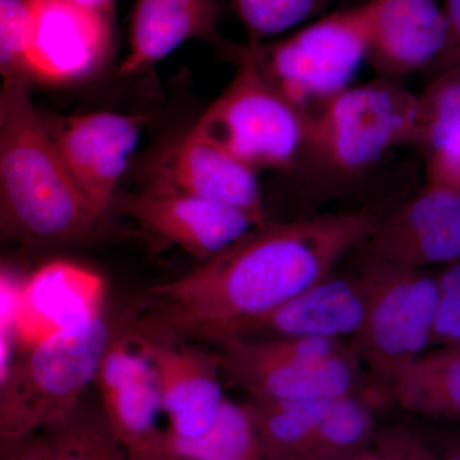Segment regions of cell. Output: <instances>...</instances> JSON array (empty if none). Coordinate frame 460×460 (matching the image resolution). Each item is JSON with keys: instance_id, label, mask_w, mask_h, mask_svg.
I'll list each match as a JSON object with an SVG mask.
<instances>
[{"instance_id": "1", "label": "cell", "mask_w": 460, "mask_h": 460, "mask_svg": "<svg viewBox=\"0 0 460 460\" xmlns=\"http://www.w3.org/2000/svg\"><path fill=\"white\" fill-rule=\"evenodd\" d=\"M383 210L268 222L177 279L151 288L133 328L147 337L219 345L323 279L366 243Z\"/></svg>"}, {"instance_id": "2", "label": "cell", "mask_w": 460, "mask_h": 460, "mask_svg": "<svg viewBox=\"0 0 460 460\" xmlns=\"http://www.w3.org/2000/svg\"><path fill=\"white\" fill-rule=\"evenodd\" d=\"M0 232L26 244H57L90 234L98 215L75 186L25 81L3 84Z\"/></svg>"}, {"instance_id": "3", "label": "cell", "mask_w": 460, "mask_h": 460, "mask_svg": "<svg viewBox=\"0 0 460 460\" xmlns=\"http://www.w3.org/2000/svg\"><path fill=\"white\" fill-rule=\"evenodd\" d=\"M122 317L104 311L21 349L0 384V450L40 434L83 401Z\"/></svg>"}, {"instance_id": "4", "label": "cell", "mask_w": 460, "mask_h": 460, "mask_svg": "<svg viewBox=\"0 0 460 460\" xmlns=\"http://www.w3.org/2000/svg\"><path fill=\"white\" fill-rule=\"evenodd\" d=\"M217 347L226 380L250 401H335L358 384V350L339 339H230Z\"/></svg>"}, {"instance_id": "5", "label": "cell", "mask_w": 460, "mask_h": 460, "mask_svg": "<svg viewBox=\"0 0 460 460\" xmlns=\"http://www.w3.org/2000/svg\"><path fill=\"white\" fill-rule=\"evenodd\" d=\"M237 69L190 132L253 169H286L305 150V115L266 77L244 47H229Z\"/></svg>"}, {"instance_id": "6", "label": "cell", "mask_w": 460, "mask_h": 460, "mask_svg": "<svg viewBox=\"0 0 460 460\" xmlns=\"http://www.w3.org/2000/svg\"><path fill=\"white\" fill-rule=\"evenodd\" d=\"M419 95L381 77L347 89L305 113V150L341 175L377 164L402 145H413Z\"/></svg>"}, {"instance_id": "7", "label": "cell", "mask_w": 460, "mask_h": 460, "mask_svg": "<svg viewBox=\"0 0 460 460\" xmlns=\"http://www.w3.org/2000/svg\"><path fill=\"white\" fill-rule=\"evenodd\" d=\"M370 20L367 0L281 40L250 41L243 47L271 84L308 113L350 86L367 57Z\"/></svg>"}, {"instance_id": "8", "label": "cell", "mask_w": 460, "mask_h": 460, "mask_svg": "<svg viewBox=\"0 0 460 460\" xmlns=\"http://www.w3.org/2000/svg\"><path fill=\"white\" fill-rule=\"evenodd\" d=\"M359 275L366 314L356 348L375 376L392 389L431 347L438 280L422 269L366 260Z\"/></svg>"}, {"instance_id": "9", "label": "cell", "mask_w": 460, "mask_h": 460, "mask_svg": "<svg viewBox=\"0 0 460 460\" xmlns=\"http://www.w3.org/2000/svg\"><path fill=\"white\" fill-rule=\"evenodd\" d=\"M144 120L137 115L95 111L60 118L51 129L47 126L69 177L99 219L131 163Z\"/></svg>"}, {"instance_id": "10", "label": "cell", "mask_w": 460, "mask_h": 460, "mask_svg": "<svg viewBox=\"0 0 460 460\" xmlns=\"http://www.w3.org/2000/svg\"><path fill=\"white\" fill-rule=\"evenodd\" d=\"M362 250L366 261L423 269L460 259V189L426 183L386 214Z\"/></svg>"}, {"instance_id": "11", "label": "cell", "mask_w": 460, "mask_h": 460, "mask_svg": "<svg viewBox=\"0 0 460 460\" xmlns=\"http://www.w3.org/2000/svg\"><path fill=\"white\" fill-rule=\"evenodd\" d=\"M31 33L27 72L49 84H72L98 71L111 44V20L75 0H27Z\"/></svg>"}, {"instance_id": "12", "label": "cell", "mask_w": 460, "mask_h": 460, "mask_svg": "<svg viewBox=\"0 0 460 460\" xmlns=\"http://www.w3.org/2000/svg\"><path fill=\"white\" fill-rule=\"evenodd\" d=\"M133 332L155 368L162 411L169 420L166 432L186 440L204 435L226 399L217 354L190 341Z\"/></svg>"}, {"instance_id": "13", "label": "cell", "mask_w": 460, "mask_h": 460, "mask_svg": "<svg viewBox=\"0 0 460 460\" xmlns=\"http://www.w3.org/2000/svg\"><path fill=\"white\" fill-rule=\"evenodd\" d=\"M93 384L102 411L127 450L155 440L162 413L155 368L133 332L131 317L119 328L102 356Z\"/></svg>"}, {"instance_id": "14", "label": "cell", "mask_w": 460, "mask_h": 460, "mask_svg": "<svg viewBox=\"0 0 460 460\" xmlns=\"http://www.w3.org/2000/svg\"><path fill=\"white\" fill-rule=\"evenodd\" d=\"M256 172L190 131L159 160L148 190L186 193L230 206L262 226L269 219Z\"/></svg>"}, {"instance_id": "15", "label": "cell", "mask_w": 460, "mask_h": 460, "mask_svg": "<svg viewBox=\"0 0 460 460\" xmlns=\"http://www.w3.org/2000/svg\"><path fill=\"white\" fill-rule=\"evenodd\" d=\"M123 208L142 229L201 262L257 226L250 215L238 208L186 193L146 190L128 196Z\"/></svg>"}, {"instance_id": "16", "label": "cell", "mask_w": 460, "mask_h": 460, "mask_svg": "<svg viewBox=\"0 0 460 460\" xmlns=\"http://www.w3.org/2000/svg\"><path fill=\"white\" fill-rule=\"evenodd\" d=\"M365 314L366 293L361 275L332 277V272L274 310L243 323L232 339L345 341L348 337L356 338L361 332Z\"/></svg>"}, {"instance_id": "17", "label": "cell", "mask_w": 460, "mask_h": 460, "mask_svg": "<svg viewBox=\"0 0 460 460\" xmlns=\"http://www.w3.org/2000/svg\"><path fill=\"white\" fill-rule=\"evenodd\" d=\"M366 60L381 77L426 68L453 45L447 12L436 0H370Z\"/></svg>"}, {"instance_id": "18", "label": "cell", "mask_w": 460, "mask_h": 460, "mask_svg": "<svg viewBox=\"0 0 460 460\" xmlns=\"http://www.w3.org/2000/svg\"><path fill=\"white\" fill-rule=\"evenodd\" d=\"M105 284L98 272L68 261L47 263L23 284L13 341L21 348L104 313Z\"/></svg>"}, {"instance_id": "19", "label": "cell", "mask_w": 460, "mask_h": 460, "mask_svg": "<svg viewBox=\"0 0 460 460\" xmlns=\"http://www.w3.org/2000/svg\"><path fill=\"white\" fill-rule=\"evenodd\" d=\"M220 17V0H136L120 74L140 75L184 42L214 39Z\"/></svg>"}, {"instance_id": "20", "label": "cell", "mask_w": 460, "mask_h": 460, "mask_svg": "<svg viewBox=\"0 0 460 460\" xmlns=\"http://www.w3.org/2000/svg\"><path fill=\"white\" fill-rule=\"evenodd\" d=\"M413 145L428 183L460 189V68L438 75L419 95Z\"/></svg>"}, {"instance_id": "21", "label": "cell", "mask_w": 460, "mask_h": 460, "mask_svg": "<svg viewBox=\"0 0 460 460\" xmlns=\"http://www.w3.org/2000/svg\"><path fill=\"white\" fill-rule=\"evenodd\" d=\"M402 410L438 420H460V356L452 348L425 353L392 387Z\"/></svg>"}, {"instance_id": "22", "label": "cell", "mask_w": 460, "mask_h": 460, "mask_svg": "<svg viewBox=\"0 0 460 460\" xmlns=\"http://www.w3.org/2000/svg\"><path fill=\"white\" fill-rule=\"evenodd\" d=\"M40 434L49 460H129L102 404L87 394L65 419Z\"/></svg>"}, {"instance_id": "23", "label": "cell", "mask_w": 460, "mask_h": 460, "mask_svg": "<svg viewBox=\"0 0 460 460\" xmlns=\"http://www.w3.org/2000/svg\"><path fill=\"white\" fill-rule=\"evenodd\" d=\"M162 443L196 460H270L246 404L226 399L213 426L196 438H178L163 431Z\"/></svg>"}, {"instance_id": "24", "label": "cell", "mask_w": 460, "mask_h": 460, "mask_svg": "<svg viewBox=\"0 0 460 460\" xmlns=\"http://www.w3.org/2000/svg\"><path fill=\"white\" fill-rule=\"evenodd\" d=\"M375 429L367 399L356 393L338 399L321 420L302 460H348L366 450Z\"/></svg>"}, {"instance_id": "25", "label": "cell", "mask_w": 460, "mask_h": 460, "mask_svg": "<svg viewBox=\"0 0 460 460\" xmlns=\"http://www.w3.org/2000/svg\"><path fill=\"white\" fill-rule=\"evenodd\" d=\"M332 0H230L251 41L292 29L316 16Z\"/></svg>"}, {"instance_id": "26", "label": "cell", "mask_w": 460, "mask_h": 460, "mask_svg": "<svg viewBox=\"0 0 460 460\" xmlns=\"http://www.w3.org/2000/svg\"><path fill=\"white\" fill-rule=\"evenodd\" d=\"M31 16L27 0H0V81L23 80Z\"/></svg>"}, {"instance_id": "27", "label": "cell", "mask_w": 460, "mask_h": 460, "mask_svg": "<svg viewBox=\"0 0 460 460\" xmlns=\"http://www.w3.org/2000/svg\"><path fill=\"white\" fill-rule=\"evenodd\" d=\"M436 280L438 302L431 347H453L460 341V259L445 266Z\"/></svg>"}, {"instance_id": "28", "label": "cell", "mask_w": 460, "mask_h": 460, "mask_svg": "<svg viewBox=\"0 0 460 460\" xmlns=\"http://www.w3.org/2000/svg\"><path fill=\"white\" fill-rule=\"evenodd\" d=\"M25 280L14 272L0 268V326L13 335L14 323L20 308Z\"/></svg>"}, {"instance_id": "29", "label": "cell", "mask_w": 460, "mask_h": 460, "mask_svg": "<svg viewBox=\"0 0 460 460\" xmlns=\"http://www.w3.org/2000/svg\"><path fill=\"white\" fill-rule=\"evenodd\" d=\"M0 460H49L41 434L0 450Z\"/></svg>"}, {"instance_id": "30", "label": "cell", "mask_w": 460, "mask_h": 460, "mask_svg": "<svg viewBox=\"0 0 460 460\" xmlns=\"http://www.w3.org/2000/svg\"><path fill=\"white\" fill-rule=\"evenodd\" d=\"M160 438H162V434L153 443L128 449L129 460H196L172 452L162 443Z\"/></svg>"}, {"instance_id": "31", "label": "cell", "mask_w": 460, "mask_h": 460, "mask_svg": "<svg viewBox=\"0 0 460 460\" xmlns=\"http://www.w3.org/2000/svg\"><path fill=\"white\" fill-rule=\"evenodd\" d=\"M12 332L0 326V384L4 380L12 365Z\"/></svg>"}, {"instance_id": "32", "label": "cell", "mask_w": 460, "mask_h": 460, "mask_svg": "<svg viewBox=\"0 0 460 460\" xmlns=\"http://www.w3.org/2000/svg\"><path fill=\"white\" fill-rule=\"evenodd\" d=\"M445 12L449 20L453 45L460 50V0H447Z\"/></svg>"}, {"instance_id": "33", "label": "cell", "mask_w": 460, "mask_h": 460, "mask_svg": "<svg viewBox=\"0 0 460 460\" xmlns=\"http://www.w3.org/2000/svg\"><path fill=\"white\" fill-rule=\"evenodd\" d=\"M75 2L91 11L98 12L99 14L109 18V20L113 17L115 0H75Z\"/></svg>"}, {"instance_id": "34", "label": "cell", "mask_w": 460, "mask_h": 460, "mask_svg": "<svg viewBox=\"0 0 460 460\" xmlns=\"http://www.w3.org/2000/svg\"><path fill=\"white\" fill-rule=\"evenodd\" d=\"M348 460H399L395 456H384V454L370 453L367 450L357 454Z\"/></svg>"}, {"instance_id": "35", "label": "cell", "mask_w": 460, "mask_h": 460, "mask_svg": "<svg viewBox=\"0 0 460 460\" xmlns=\"http://www.w3.org/2000/svg\"><path fill=\"white\" fill-rule=\"evenodd\" d=\"M432 460H460V441L454 444L447 453L443 454V456L432 458Z\"/></svg>"}, {"instance_id": "36", "label": "cell", "mask_w": 460, "mask_h": 460, "mask_svg": "<svg viewBox=\"0 0 460 460\" xmlns=\"http://www.w3.org/2000/svg\"><path fill=\"white\" fill-rule=\"evenodd\" d=\"M5 114V93L3 84H0V127H2L3 119Z\"/></svg>"}, {"instance_id": "37", "label": "cell", "mask_w": 460, "mask_h": 460, "mask_svg": "<svg viewBox=\"0 0 460 460\" xmlns=\"http://www.w3.org/2000/svg\"><path fill=\"white\" fill-rule=\"evenodd\" d=\"M447 348H452L454 352L458 353L459 356H460V341H459V343H456V345H453V347H447Z\"/></svg>"}]
</instances>
